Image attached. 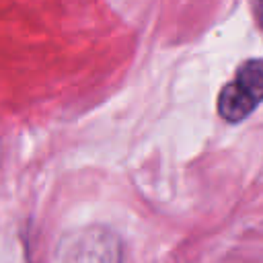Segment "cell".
I'll return each instance as SVG.
<instances>
[{
  "label": "cell",
  "mask_w": 263,
  "mask_h": 263,
  "mask_svg": "<svg viewBox=\"0 0 263 263\" xmlns=\"http://www.w3.org/2000/svg\"><path fill=\"white\" fill-rule=\"evenodd\" d=\"M263 101V60L245 62L236 76L220 90L218 113L226 121L249 117Z\"/></svg>",
  "instance_id": "6da1fadb"
},
{
  "label": "cell",
  "mask_w": 263,
  "mask_h": 263,
  "mask_svg": "<svg viewBox=\"0 0 263 263\" xmlns=\"http://www.w3.org/2000/svg\"><path fill=\"white\" fill-rule=\"evenodd\" d=\"M64 263H117V249L101 232L84 234L78 245H72Z\"/></svg>",
  "instance_id": "7a4b0ae2"
},
{
  "label": "cell",
  "mask_w": 263,
  "mask_h": 263,
  "mask_svg": "<svg viewBox=\"0 0 263 263\" xmlns=\"http://www.w3.org/2000/svg\"><path fill=\"white\" fill-rule=\"evenodd\" d=\"M259 10H261V23H263V4L259 6Z\"/></svg>",
  "instance_id": "3957f363"
}]
</instances>
